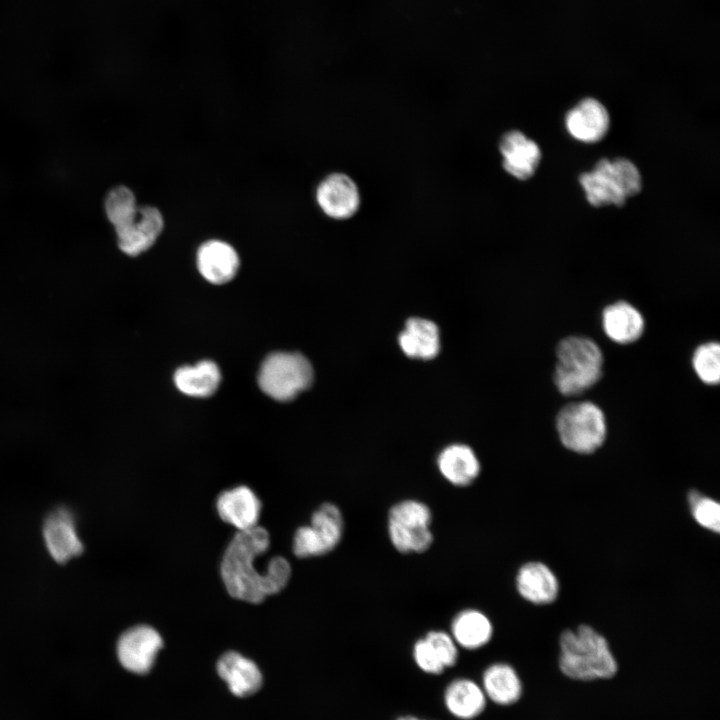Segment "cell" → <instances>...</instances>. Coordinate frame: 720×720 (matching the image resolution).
<instances>
[{
  "label": "cell",
  "mask_w": 720,
  "mask_h": 720,
  "mask_svg": "<svg viewBox=\"0 0 720 720\" xmlns=\"http://www.w3.org/2000/svg\"><path fill=\"white\" fill-rule=\"evenodd\" d=\"M269 544L268 532L257 526L239 531L229 543L221 563V576L232 597L257 604L286 586L291 568L285 558H272L265 573H259L253 565Z\"/></svg>",
  "instance_id": "obj_1"
},
{
  "label": "cell",
  "mask_w": 720,
  "mask_h": 720,
  "mask_svg": "<svg viewBox=\"0 0 720 720\" xmlns=\"http://www.w3.org/2000/svg\"><path fill=\"white\" fill-rule=\"evenodd\" d=\"M559 667L568 678L581 681L608 679L617 662L604 636L588 625L565 630L559 640Z\"/></svg>",
  "instance_id": "obj_2"
},
{
  "label": "cell",
  "mask_w": 720,
  "mask_h": 720,
  "mask_svg": "<svg viewBox=\"0 0 720 720\" xmlns=\"http://www.w3.org/2000/svg\"><path fill=\"white\" fill-rule=\"evenodd\" d=\"M554 383L565 396H576L594 386L602 376L599 346L582 336H568L556 347Z\"/></svg>",
  "instance_id": "obj_3"
},
{
  "label": "cell",
  "mask_w": 720,
  "mask_h": 720,
  "mask_svg": "<svg viewBox=\"0 0 720 720\" xmlns=\"http://www.w3.org/2000/svg\"><path fill=\"white\" fill-rule=\"evenodd\" d=\"M579 183L595 207H621L628 197L640 192L642 185L638 168L625 158L600 159L592 171L580 174Z\"/></svg>",
  "instance_id": "obj_4"
},
{
  "label": "cell",
  "mask_w": 720,
  "mask_h": 720,
  "mask_svg": "<svg viewBox=\"0 0 720 720\" xmlns=\"http://www.w3.org/2000/svg\"><path fill=\"white\" fill-rule=\"evenodd\" d=\"M556 429L564 447L579 454L596 451L607 435L605 415L590 401L565 405L556 417Z\"/></svg>",
  "instance_id": "obj_5"
},
{
  "label": "cell",
  "mask_w": 720,
  "mask_h": 720,
  "mask_svg": "<svg viewBox=\"0 0 720 720\" xmlns=\"http://www.w3.org/2000/svg\"><path fill=\"white\" fill-rule=\"evenodd\" d=\"M313 376V368L303 355L277 352L264 360L258 383L271 398L289 401L312 384Z\"/></svg>",
  "instance_id": "obj_6"
},
{
  "label": "cell",
  "mask_w": 720,
  "mask_h": 720,
  "mask_svg": "<svg viewBox=\"0 0 720 720\" xmlns=\"http://www.w3.org/2000/svg\"><path fill=\"white\" fill-rule=\"evenodd\" d=\"M432 513L423 502L402 500L388 513V536L393 547L400 553H422L433 543L430 529Z\"/></svg>",
  "instance_id": "obj_7"
},
{
  "label": "cell",
  "mask_w": 720,
  "mask_h": 720,
  "mask_svg": "<svg viewBox=\"0 0 720 720\" xmlns=\"http://www.w3.org/2000/svg\"><path fill=\"white\" fill-rule=\"evenodd\" d=\"M162 646V637L154 628L139 625L120 636L117 656L126 670L135 674H146L152 669Z\"/></svg>",
  "instance_id": "obj_8"
},
{
  "label": "cell",
  "mask_w": 720,
  "mask_h": 720,
  "mask_svg": "<svg viewBox=\"0 0 720 720\" xmlns=\"http://www.w3.org/2000/svg\"><path fill=\"white\" fill-rule=\"evenodd\" d=\"M316 201L328 217L343 220L358 211L361 199L356 183L348 175L333 173L319 183Z\"/></svg>",
  "instance_id": "obj_9"
},
{
  "label": "cell",
  "mask_w": 720,
  "mask_h": 720,
  "mask_svg": "<svg viewBox=\"0 0 720 720\" xmlns=\"http://www.w3.org/2000/svg\"><path fill=\"white\" fill-rule=\"evenodd\" d=\"M163 227V216L156 207H139L129 223L115 230L118 246L125 254L137 256L153 246Z\"/></svg>",
  "instance_id": "obj_10"
},
{
  "label": "cell",
  "mask_w": 720,
  "mask_h": 720,
  "mask_svg": "<svg viewBox=\"0 0 720 720\" xmlns=\"http://www.w3.org/2000/svg\"><path fill=\"white\" fill-rule=\"evenodd\" d=\"M609 113L598 100L588 97L579 101L565 116L568 133L583 143H597L608 132Z\"/></svg>",
  "instance_id": "obj_11"
},
{
  "label": "cell",
  "mask_w": 720,
  "mask_h": 720,
  "mask_svg": "<svg viewBox=\"0 0 720 720\" xmlns=\"http://www.w3.org/2000/svg\"><path fill=\"white\" fill-rule=\"evenodd\" d=\"M504 170L519 180L532 177L539 165L541 151L538 144L518 130L504 133L499 141Z\"/></svg>",
  "instance_id": "obj_12"
},
{
  "label": "cell",
  "mask_w": 720,
  "mask_h": 720,
  "mask_svg": "<svg viewBox=\"0 0 720 720\" xmlns=\"http://www.w3.org/2000/svg\"><path fill=\"white\" fill-rule=\"evenodd\" d=\"M43 536L50 555L59 563H65L83 551L73 516L65 508L57 509L48 516Z\"/></svg>",
  "instance_id": "obj_13"
},
{
  "label": "cell",
  "mask_w": 720,
  "mask_h": 720,
  "mask_svg": "<svg viewBox=\"0 0 720 720\" xmlns=\"http://www.w3.org/2000/svg\"><path fill=\"white\" fill-rule=\"evenodd\" d=\"M216 669L231 693L237 697L253 695L262 686L263 677L257 664L238 652L224 653L219 658Z\"/></svg>",
  "instance_id": "obj_14"
},
{
  "label": "cell",
  "mask_w": 720,
  "mask_h": 720,
  "mask_svg": "<svg viewBox=\"0 0 720 720\" xmlns=\"http://www.w3.org/2000/svg\"><path fill=\"white\" fill-rule=\"evenodd\" d=\"M239 265L237 252L224 241L209 240L198 249V270L207 281L213 284H224L232 280Z\"/></svg>",
  "instance_id": "obj_15"
},
{
  "label": "cell",
  "mask_w": 720,
  "mask_h": 720,
  "mask_svg": "<svg viewBox=\"0 0 720 720\" xmlns=\"http://www.w3.org/2000/svg\"><path fill=\"white\" fill-rule=\"evenodd\" d=\"M216 507L223 521L243 531L256 526L261 503L250 488L238 486L221 493Z\"/></svg>",
  "instance_id": "obj_16"
},
{
  "label": "cell",
  "mask_w": 720,
  "mask_h": 720,
  "mask_svg": "<svg viewBox=\"0 0 720 720\" xmlns=\"http://www.w3.org/2000/svg\"><path fill=\"white\" fill-rule=\"evenodd\" d=\"M518 593L534 604L553 602L559 592V583L552 570L541 562H528L516 575Z\"/></svg>",
  "instance_id": "obj_17"
},
{
  "label": "cell",
  "mask_w": 720,
  "mask_h": 720,
  "mask_svg": "<svg viewBox=\"0 0 720 720\" xmlns=\"http://www.w3.org/2000/svg\"><path fill=\"white\" fill-rule=\"evenodd\" d=\"M605 334L619 344L638 340L644 331V318L632 304L618 301L608 305L602 312Z\"/></svg>",
  "instance_id": "obj_18"
},
{
  "label": "cell",
  "mask_w": 720,
  "mask_h": 720,
  "mask_svg": "<svg viewBox=\"0 0 720 720\" xmlns=\"http://www.w3.org/2000/svg\"><path fill=\"white\" fill-rule=\"evenodd\" d=\"M443 700L446 709L455 718L472 720L484 711L487 698L475 681L457 678L445 688Z\"/></svg>",
  "instance_id": "obj_19"
},
{
  "label": "cell",
  "mask_w": 720,
  "mask_h": 720,
  "mask_svg": "<svg viewBox=\"0 0 720 720\" xmlns=\"http://www.w3.org/2000/svg\"><path fill=\"white\" fill-rule=\"evenodd\" d=\"M441 475L452 485L465 487L478 477L480 462L474 451L464 444L444 448L437 459Z\"/></svg>",
  "instance_id": "obj_20"
},
{
  "label": "cell",
  "mask_w": 720,
  "mask_h": 720,
  "mask_svg": "<svg viewBox=\"0 0 720 720\" xmlns=\"http://www.w3.org/2000/svg\"><path fill=\"white\" fill-rule=\"evenodd\" d=\"M402 351L411 358L428 360L440 350V333L437 325L427 319L411 318L399 335Z\"/></svg>",
  "instance_id": "obj_21"
},
{
  "label": "cell",
  "mask_w": 720,
  "mask_h": 720,
  "mask_svg": "<svg viewBox=\"0 0 720 720\" xmlns=\"http://www.w3.org/2000/svg\"><path fill=\"white\" fill-rule=\"evenodd\" d=\"M482 689L489 700L498 705H511L522 694V683L515 669L506 663L488 666L482 675Z\"/></svg>",
  "instance_id": "obj_22"
},
{
  "label": "cell",
  "mask_w": 720,
  "mask_h": 720,
  "mask_svg": "<svg viewBox=\"0 0 720 720\" xmlns=\"http://www.w3.org/2000/svg\"><path fill=\"white\" fill-rule=\"evenodd\" d=\"M493 634L492 623L479 610L459 612L451 623V636L458 647L475 650L485 646Z\"/></svg>",
  "instance_id": "obj_23"
},
{
  "label": "cell",
  "mask_w": 720,
  "mask_h": 720,
  "mask_svg": "<svg viewBox=\"0 0 720 720\" xmlns=\"http://www.w3.org/2000/svg\"><path fill=\"white\" fill-rule=\"evenodd\" d=\"M220 379L218 366L210 360L201 361L194 366H183L174 375L177 388L193 397L210 396L218 388Z\"/></svg>",
  "instance_id": "obj_24"
},
{
  "label": "cell",
  "mask_w": 720,
  "mask_h": 720,
  "mask_svg": "<svg viewBox=\"0 0 720 720\" xmlns=\"http://www.w3.org/2000/svg\"><path fill=\"white\" fill-rule=\"evenodd\" d=\"M308 528L321 553L331 552L343 536L344 520L340 509L332 503L322 504L312 514Z\"/></svg>",
  "instance_id": "obj_25"
},
{
  "label": "cell",
  "mask_w": 720,
  "mask_h": 720,
  "mask_svg": "<svg viewBox=\"0 0 720 720\" xmlns=\"http://www.w3.org/2000/svg\"><path fill=\"white\" fill-rule=\"evenodd\" d=\"M104 207L115 230L129 223L138 211L135 196L126 186L113 188L105 198Z\"/></svg>",
  "instance_id": "obj_26"
},
{
  "label": "cell",
  "mask_w": 720,
  "mask_h": 720,
  "mask_svg": "<svg viewBox=\"0 0 720 720\" xmlns=\"http://www.w3.org/2000/svg\"><path fill=\"white\" fill-rule=\"evenodd\" d=\"M692 365L698 378L705 384L717 385L720 380V346L717 342L699 345L694 351Z\"/></svg>",
  "instance_id": "obj_27"
},
{
  "label": "cell",
  "mask_w": 720,
  "mask_h": 720,
  "mask_svg": "<svg viewBox=\"0 0 720 720\" xmlns=\"http://www.w3.org/2000/svg\"><path fill=\"white\" fill-rule=\"evenodd\" d=\"M692 515L702 527L718 533L720 530V505L712 498L691 491L688 495Z\"/></svg>",
  "instance_id": "obj_28"
},
{
  "label": "cell",
  "mask_w": 720,
  "mask_h": 720,
  "mask_svg": "<svg viewBox=\"0 0 720 720\" xmlns=\"http://www.w3.org/2000/svg\"><path fill=\"white\" fill-rule=\"evenodd\" d=\"M425 639L445 669L456 664L458 659V646L451 634L440 630H433L426 634Z\"/></svg>",
  "instance_id": "obj_29"
},
{
  "label": "cell",
  "mask_w": 720,
  "mask_h": 720,
  "mask_svg": "<svg viewBox=\"0 0 720 720\" xmlns=\"http://www.w3.org/2000/svg\"><path fill=\"white\" fill-rule=\"evenodd\" d=\"M412 656L417 667L424 673L438 675L445 670V667L436 656L425 637L415 642Z\"/></svg>",
  "instance_id": "obj_30"
},
{
  "label": "cell",
  "mask_w": 720,
  "mask_h": 720,
  "mask_svg": "<svg viewBox=\"0 0 720 720\" xmlns=\"http://www.w3.org/2000/svg\"><path fill=\"white\" fill-rule=\"evenodd\" d=\"M396 720H423V719H420V718H418V717H416V716H413V715H404V716H400V717L397 718Z\"/></svg>",
  "instance_id": "obj_31"
}]
</instances>
